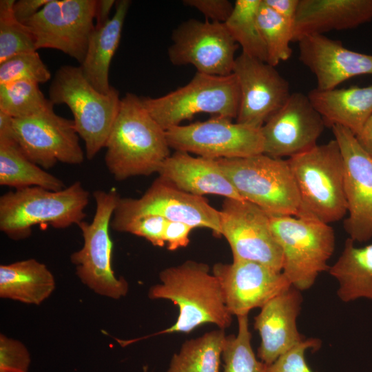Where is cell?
<instances>
[{
  "label": "cell",
  "instance_id": "52a82bcc",
  "mask_svg": "<svg viewBox=\"0 0 372 372\" xmlns=\"http://www.w3.org/2000/svg\"><path fill=\"white\" fill-rule=\"evenodd\" d=\"M270 223L282 252V273L293 287L309 289L329 268L335 243L333 229L312 217L270 216Z\"/></svg>",
  "mask_w": 372,
  "mask_h": 372
},
{
  "label": "cell",
  "instance_id": "e0dca14e",
  "mask_svg": "<svg viewBox=\"0 0 372 372\" xmlns=\"http://www.w3.org/2000/svg\"><path fill=\"white\" fill-rule=\"evenodd\" d=\"M232 73L240 91L237 123L262 127L291 94L276 67L242 52L236 56Z\"/></svg>",
  "mask_w": 372,
  "mask_h": 372
},
{
  "label": "cell",
  "instance_id": "ab89813d",
  "mask_svg": "<svg viewBox=\"0 0 372 372\" xmlns=\"http://www.w3.org/2000/svg\"><path fill=\"white\" fill-rule=\"evenodd\" d=\"M194 227L183 222L167 220L164 231V241L170 251L186 247L189 235Z\"/></svg>",
  "mask_w": 372,
  "mask_h": 372
},
{
  "label": "cell",
  "instance_id": "7a4b0ae2",
  "mask_svg": "<svg viewBox=\"0 0 372 372\" xmlns=\"http://www.w3.org/2000/svg\"><path fill=\"white\" fill-rule=\"evenodd\" d=\"M161 282L152 286L151 299H165L178 306V316L170 327L155 333H189L200 325L211 323L225 329L232 321L220 285L203 262L187 260L159 273Z\"/></svg>",
  "mask_w": 372,
  "mask_h": 372
},
{
  "label": "cell",
  "instance_id": "83f0119b",
  "mask_svg": "<svg viewBox=\"0 0 372 372\" xmlns=\"http://www.w3.org/2000/svg\"><path fill=\"white\" fill-rule=\"evenodd\" d=\"M0 185L15 189L41 187L59 191L66 187L60 178L32 162L14 138H0Z\"/></svg>",
  "mask_w": 372,
  "mask_h": 372
},
{
  "label": "cell",
  "instance_id": "7402d4cb",
  "mask_svg": "<svg viewBox=\"0 0 372 372\" xmlns=\"http://www.w3.org/2000/svg\"><path fill=\"white\" fill-rule=\"evenodd\" d=\"M372 20V0H299L293 42L310 34L355 28Z\"/></svg>",
  "mask_w": 372,
  "mask_h": 372
},
{
  "label": "cell",
  "instance_id": "277c9868",
  "mask_svg": "<svg viewBox=\"0 0 372 372\" xmlns=\"http://www.w3.org/2000/svg\"><path fill=\"white\" fill-rule=\"evenodd\" d=\"M287 161L300 194L301 217L330 224L346 216L344 162L335 139Z\"/></svg>",
  "mask_w": 372,
  "mask_h": 372
},
{
  "label": "cell",
  "instance_id": "30bf717a",
  "mask_svg": "<svg viewBox=\"0 0 372 372\" xmlns=\"http://www.w3.org/2000/svg\"><path fill=\"white\" fill-rule=\"evenodd\" d=\"M165 133L170 149L207 158H242L264 152L261 127L233 123L225 117L174 126Z\"/></svg>",
  "mask_w": 372,
  "mask_h": 372
},
{
  "label": "cell",
  "instance_id": "d6a6232c",
  "mask_svg": "<svg viewBox=\"0 0 372 372\" xmlns=\"http://www.w3.org/2000/svg\"><path fill=\"white\" fill-rule=\"evenodd\" d=\"M237 335L226 336L222 352L223 372H267V365L257 360L251 344L248 315L237 317Z\"/></svg>",
  "mask_w": 372,
  "mask_h": 372
},
{
  "label": "cell",
  "instance_id": "44dd1931",
  "mask_svg": "<svg viewBox=\"0 0 372 372\" xmlns=\"http://www.w3.org/2000/svg\"><path fill=\"white\" fill-rule=\"evenodd\" d=\"M302 303L301 291L291 286L268 301L255 317L254 328L261 339L258 356L267 365L304 340L297 327Z\"/></svg>",
  "mask_w": 372,
  "mask_h": 372
},
{
  "label": "cell",
  "instance_id": "9a60e30c",
  "mask_svg": "<svg viewBox=\"0 0 372 372\" xmlns=\"http://www.w3.org/2000/svg\"><path fill=\"white\" fill-rule=\"evenodd\" d=\"M13 128L23 152L44 169L57 162L80 165L84 161L74 121L57 115L53 107L30 116L14 118Z\"/></svg>",
  "mask_w": 372,
  "mask_h": 372
},
{
  "label": "cell",
  "instance_id": "6da1fadb",
  "mask_svg": "<svg viewBox=\"0 0 372 372\" xmlns=\"http://www.w3.org/2000/svg\"><path fill=\"white\" fill-rule=\"evenodd\" d=\"M105 147V165L118 181L158 173L170 156L165 130L132 93L121 99Z\"/></svg>",
  "mask_w": 372,
  "mask_h": 372
},
{
  "label": "cell",
  "instance_id": "cb8c5ba5",
  "mask_svg": "<svg viewBox=\"0 0 372 372\" xmlns=\"http://www.w3.org/2000/svg\"><path fill=\"white\" fill-rule=\"evenodd\" d=\"M307 96L326 125H340L355 136L372 115V85L326 90L316 87Z\"/></svg>",
  "mask_w": 372,
  "mask_h": 372
},
{
  "label": "cell",
  "instance_id": "e575fe53",
  "mask_svg": "<svg viewBox=\"0 0 372 372\" xmlns=\"http://www.w3.org/2000/svg\"><path fill=\"white\" fill-rule=\"evenodd\" d=\"M51 74L37 51L16 54L0 63V84L19 81L43 83Z\"/></svg>",
  "mask_w": 372,
  "mask_h": 372
},
{
  "label": "cell",
  "instance_id": "f6af8a7d",
  "mask_svg": "<svg viewBox=\"0 0 372 372\" xmlns=\"http://www.w3.org/2000/svg\"><path fill=\"white\" fill-rule=\"evenodd\" d=\"M144 372H147V368L146 367L144 368Z\"/></svg>",
  "mask_w": 372,
  "mask_h": 372
},
{
  "label": "cell",
  "instance_id": "f1b7e54d",
  "mask_svg": "<svg viewBox=\"0 0 372 372\" xmlns=\"http://www.w3.org/2000/svg\"><path fill=\"white\" fill-rule=\"evenodd\" d=\"M225 338L224 329H218L186 340L166 372H219Z\"/></svg>",
  "mask_w": 372,
  "mask_h": 372
},
{
  "label": "cell",
  "instance_id": "7c38bea8",
  "mask_svg": "<svg viewBox=\"0 0 372 372\" xmlns=\"http://www.w3.org/2000/svg\"><path fill=\"white\" fill-rule=\"evenodd\" d=\"M96 6L95 0H49L24 24L34 37L37 50H58L82 64L95 29Z\"/></svg>",
  "mask_w": 372,
  "mask_h": 372
},
{
  "label": "cell",
  "instance_id": "3957f363",
  "mask_svg": "<svg viewBox=\"0 0 372 372\" xmlns=\"http://www.w3.org/2000/svg\"><path fill=\"white\" fill-rule=\"evenodd\" d=\"M89 192L80 181L52 191L41 187L17 189L0 197V230L19 240L32 234L37 225L65 229L82 222Z\"/></svg>",
  "mask_w": 372,
  "mask_h": 372
},
{
  "label": "cell",
  "instance_id": "8d00e7d4",
  "mask_svg": "<svg viewBox=\"0 0 372 372\" xmlns=\"http://www.w3.org/2000/svg\"><path fill=\"white\" fill-rule=\"evenodd\" d=\"M31 358L19 340L0 334V372H28Z\"/></svg>",
  "mask_w": 372,
  "mask_h": 372
},
{
  "label": "cell",
  "instance_id": "8992f818",
  "mask_svg": "<svg viewBox=\"0 0 372 372\" xmlns=\"http://www.w3.org/2000/svg\"><path fill=\"white\" fill-rule=\"evenodd\" d=\"M54 104L70 109L76 130L83 141L85 156L92 159L105 147L118 112V91L111 86L107 94L97 91L85 78L81 68L65 65L59 68L49 90Z\"/></svg>",
  "mask_w": 372,
  "mask_h": 372
},
{
  "label": "cell",
  "instance_id": "f546056e",
  "mask_svg": "<svg viewBox=\"0 0 372 372\" xmlns=\"http://www.w3.org/2000/svg\"><path fill=\"white\" fill-rule=\"evenodd\" d=\"M261 1L236 0L224 24L242 53L267 62V50L257 21Z\"/></svg>",
  "mask_w": 372,
  "mask_h": 372
},
{
  "label": "cell",
  "instance_id": "ffe728a7",
  "mask_svg": "<svg viewBox=\"0 0 372 372\" xmlns=\"http://www.w3.org/2000/svg\"><path fill=\"white\" fill-rule=\"evenodd\" d=\"M299 59L315 75L316 88L331 90L351 78L372 75V55L351 50L324 34L298 41Z\"/></svg>",
  "mask_w": 372,
  "mask_h": 372
},
{
  "label": "cell",
  "instance_id": "4316f807",
  "mask_svg": "<svg viewBox=\"0 0 372 372\" xmlns=\"http://www.w3.org/2000/svg\"><path fill=\"white\" fill-rule=\"evenodd\" d=\"M348 238L344 249L328 271L338 282L337 295L344 302L364 298L372 300V244L357 247Z\"/></svg>",
  "mask_w": 372,
  "mask_h": 372
},
{
  "label": "cell",
  "instance_id": "4fadbf2b",
  "mask_svg": "<svg viewBox=\"0 0 372 372\" xmlns=\"http://www.w3.org/2000/svg\"><path fill=\"white\" fill-rule=\"evenodd\" d=\"M219 213L221 236L231 247L233 260L254 261L282 271V252L267 213L249 201L227 198Z\"/></svg>",
  "mask_w": 372,
  "mask_h": 372
},
{
  "label": "cell",
  "instance_id": "b9f144b4",
  "mask_svg": "<svg viewBox=\"0 0 372 372\" xmlns=\"http://www.w3.org/2000/svg\"><path fill=\"white\" fill-rule=\"evenodd\" d=\"M282 18L294 23L299 0H263Z\"/></svg>",
  "mask_w": 372,
  "mask_h": 372
},
{
  "label": "cell",
  "instance_id": "5b68a950",
  "mask_svg": "<svg viewBox=\"0 0 372 372\" xmlns=\"http://www.w3.org/2000/svg\"><path fill=\"white\" fill-rule=\"evenodd\" d=\"M217 161L244 200L271 216H302L300 194L287 160L262 153Z\"/></svg>",
  "mask_w": 372,
  "mask_h": 372
},
{
  "label": "cell",
  "instance_id": "d4e9b609",
  "mask_svg": "<svg viewBox=\"0 0 372 372\" xmlns=\"http://www.w3.org/2000/svg\"><path fill=\"white\" fill-rule=\"evenodd\" d=\"M130 5L129 0L116 1L114 16L103 25L95 27L81 65L87 81L103 94H107L111 87L109 83L110 65L120 42Z\"/></svg>",
  "mask_w": 372,
  "mask_h": 372
},
{
  "label": "cell",
  "instance_id": "603a6c76",
  "mask_svg": "<svg viewBox=\"0 0 372 372\" xmlns=\"http://www.w3.org/2000/svg\"><path fill=\"white\" fill-rule=\"evenodd\" d=\"M158 174L178 189L195 196L215 194L244 200L215 159L176 151L163 162Z\"/></svg>",
  "mask_w": 372,
  "mask_h": 372
},
{
  "label": "cell",
  "instance_id": "d590c367",
  "mask_svg": "<svg viewBox=\"0 0 372 372\" xmlns=\"http://www.w3.org/2000/svg\"><path fill=\"white\" fill-rule=\"evenodd\" d=\"M167 221L161 216L149 215L121 223L111 228L143 237L153 245L162 247L165 245L163 236Z\"/></svg>",
  "mask_w": 372,
  "mask_h": 372
},
{
  "label": "cell",
  "instance_id": "5bb4252c",
  "mask_svg": "<svg viewBox=\"0 0 372 372\" xmlns=\"http://www.w3.org/2000/svg\"><path fill=\"white\" fill-rule=\"evenodd\" d=\"M172 40L167 54L173 65H192L210 75L232 74L238 45L224 23L189 19L173 30Z\"/></svg>",
  "mask_w": 372,
  "mask_h": 372
},
{
  "label": "cell",
  "instance_id": "8fae6325",
  "mask_svg": "<svg viewBox=\"0 0 372 372\" xmlns=\"http://www.w3.org/2000/svg\"><path fill=\"white\" fill-rule=\"evenodd\" d=\"M149 215L183 222L194 228H208L215 236H221L219 210L206 198L183 192L159 176L141 198L120 197L110 227Z\"/></svg>",
  "mask_w": 372,
  "mask_h": 372
},
{
  "label": "cell",
  "instance_id": "60d3db41",
  "mask_svg": "<svg viewBox=\"0 0 372 372\" xmlns=\"http://www.w3.org/2000/svg\"><path fill=\"white\" fill-rule=\"evenodd\" d=\"M49 0H19L14 1L13 12L16 19L25 23L33 17Z\"/></svg>",
  "mask_w": 372,
  "mask_h": 372
},
{
  "label": "cell",
  "instance_id": "9c48e42d",
  "mask_svg": "<svg viewBox=\"0 0 372 372\" xmlns=\"http://www.w3.org/2000/svg\"><path fill=\"white\" fill-rule=\"evenodd\" d=\"M93 197L94 216L91 222L83 220L77 225L83 245L71 254L70 261L83 284L100 296L118 300L126 296L129 287L125 278L115 276L111 265L113 244L110 227L120 196L111 189L94 191Z\"/></svg>",
  "mask_w": 372,
  "mask_h": 372
},
{
  "label": "cell",
  "instance_id": "1f68e13d",
  "mask_svg": "<svg viewBox=\"0 0 372 372\" xmlns=\"http://www.w3.org/2000/svg\"><path fill=\"white\" fill-rule=\"evenodd\" d=\"M39 83L19 81L0 84V111L14 118L30 116L53 107Z\"/></svg>",
  "mask_w": 372,
  "mask_h": 372
},
{
  "label": "cell",
  "instance_id": "836d02e7",
  "mask_svg": "<svg viewBox=\"0 0 372 372\" xmlns=\"http://www.w3.org/2000/svg\"><path fill=\"white\" fill-rule=\"evenodd\" d=\"M14 1H0V63L16 54L37 50L31 31L14 14Z\"/></svg>",
  "mask_w": 372,
  "mask_h": 372
},
{
  "label": "cell",
  "instance_id": "d6986e66",
  "mask_svg": "<svg viewBox=\"0 0 372 372\" xmlns=\"http://www.w3.org/2000/svg\"><path fill=\"white\" fill-rule=\"evenodd\" d=\"M212 273L220 285L229 311L237 317L261 308L292 286L282 271L249 260L218 262L214 265Z\"/></svg>",
  "mask_w": 372,
  "mask_h": 372
},
{
  "label": "cell",
  "instance_id": "ee69618b",
  "mask_svg": "<svg viewBox=\"0 0 372 372\" xmlns=\"http://www.w3.org/2000/svg\"><path fill=\"white\" fill-rule=\"evenodd\" d=\"M356 138L361 146L372 157V115L367 120L361 132Z\"/></svg>",
  "mask_w": 372,
  "mask_h": 372
},
{
  "label": "cell",
  "instance_id": "2e32d148",
  "mask_svg": "<svg viewBox=\"0 0 372 372\" xmlns=\"http://www.w3.org/2000/svg\"><path fill=\"white\" fill-rule=\"evenodd\" d=\"M331 127L344 162L349 214L344 227L354 242H367L372 238V157L348 129L338 125Z\"/></svg>",
  "mask_w": 372,
  "mask_h": 372
},
{
  "label": "cell",
  "instance_id": "74e56055",
  "mask_svg": "<svg viewBox=\"0 0 372 372\" xmlns=\"http://www.w3.org/2000/svg\"><path fill=\"white\" fill-rule=\"evenodd\" d=\"M320 344L317 338L304 339L267 365V372H313L306 362L305 352L309 349H318Z\"/></svg>",
  "mask_w": 372,
  "mask_h": 372
},
{
  "label": "cell",
  "instance_id": "ba28073f",
  "mask_svg": "<svg viewBox=\"0 0 372 372\" xmlns=\"http://www.w3.org/2000/svg\"><path fill=\"white\" fill-rule=\"evenodd\" d=\"M141 101L154 119L166 130L199 113L236 118L240 91L233 73L216 76L196 72L186 85L163 96L143 97Z\"/></svg>",
  "mask_w": 372,
  "mask_h": 372
},
{
  "label": "cell",
  "instance_id": "4dcf8cb0",
  "mask_svg": "<svg viewBox=\"0 0 372 372\" xmlns=\"http://www.w3.org/2000/svg\"><path fill=\"white\" fill-rule=\"evenodd\" d=\"M257 21L267 50V63L276 67L280 62L289 59L292 54L290 43L293 42V23L280 16L263 0L258 11Z\"/></svg>",
  "mask_w": 372,
  "mask_h": 372
},
{
  "label": "cell",
  "instance_id": "ac0fdd59",
  "mask_svg": "<svg viewBox=\"0 0 372 372\" xmlns=\"http://www.w3.org/2000/svg\"><path fill=\"white\" fill-rule=\"evenodd\" d=\"M325 125L308 96L293 92L285 105L261 127L263 154L282 158L309 151L317 145Z\"/></svg>",
  "mask_w": 372,
  "mask_h": 372
},
{
  "label": "cell",
  "instance_id": "f35d334b",
  "mask_svg": "<svg viewBox=\"0 0 372 372\" xmlns=\"http://www.w3.org/2000/svg\"><path fill=\"white\" fill-rule=\"evenodd\" d=\"M183 3L201 12L210 21L225 23L234 5L227 0H185Z\"/></svg>",
  "mask_w": 372,
  "mask_h": 372
},
{
  "label": "cell",
  "instance_id": "484cf974",
  "mask_svg": "<svg viewBox=\"0 0 372 372\" xmlns=\"http://www.w3.org/2000/svg\"><path fill=\"white\" fill-rule=\"evenodd\" d=\"M56 287L47 266L30 258L0 266V297L24 304L39 305Z\"/></svg>",
  "mask_w": 372,
  "mask_h": 372
},
{
  "label": "cell",
  "instance_id": "7bdbcfd3",
  "mask_svg": "<svg viewBox=\"0 0 372 372\" xmlns=\"http://www.w3.org/2000/svg\"><path fill=\"white\" fill-rule=\"evenodd\" d=\"M115 2L114 0L96 1L95 18L97 23L95 27L102 26L109 21V14Z\"/></svg>",
  "mask_w": 372,
  "mask_h": 372
}]
</instances>
